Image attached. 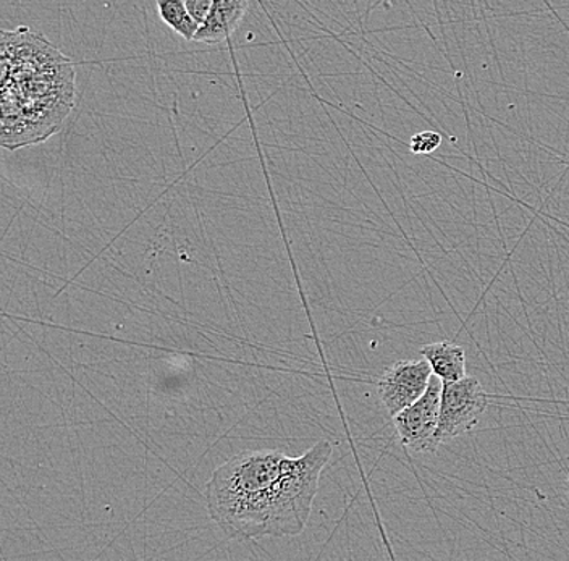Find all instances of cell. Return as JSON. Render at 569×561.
<instances>
[{
  "label": "cell",
  "instance_id": "cell-8",
  "mask_svg": "<svg viewBox=\"0 0 569 561\" xmlns=\"http://www.w3.org/2000/svg\"><path fill=\"white\" fill-rule=\"evenodd\" d=\"M161 20L186 41H195L199 24L189 15L185 0H156Z\"/></svg>",
  "mask_w": 569,
  "mask_h": 561
},
{
  "label": "cell",
  "instance_id": "cell-4",
  "mask_svg": "<svg viewBox=\"0 0 569 561\" xmlns=\"http://www.w3.org/2000/svg\"><path fill=\"white\" fill-rule=\"evenodd\" d=\"M442 391L444 381L432 374L427 391L417 402L393 416L396 433L403 447L414 454L437 450V429L441 423Z\"/></svg>",
  "mask_w": 569,
  "mask_h": 561
},
{
  "label": "cell",
  "instance_id": "cell-5",
  "mask_svg": "<svg viewBox=\"0 0 569 561\" xmlns=\"http://www.w3.org/2000/svg\"><path fill=\"white\" fill-rule=\"evenodd\" d=\"M432 367L424 360H403L390 366L377 382L379 398L390 416L413 405L427 391Z\"/></svg>",
  "mask_w": 569,
  "mask_h": 561
},
{
  "label": "cell",
  "instance_id": "cell-9",
  "mask_svg": "<svg viewBox=\"0 0 569 561\" xmlns=\"http://www.w3.org/2000/svg\"><path fill=\"white\" fill-rule=\"evenodd\" d=\"M442 145V135L435 132H421L413 135L410 149L413 154H431Z\"/></svg>",
  "mask_w": 569,
  "mask_h": 561
},
{
  "label": "cell",
  "instance_id": "cell-7",
  "mask_svg": "<svg viewBox=\"0 0 569 561\" xmlns=\"http://www.w3.org/2000/svg\"><path fill=\"white\" fill-rule=\"evenodd\" d=\"M421 354L431 364L432 373L444 382L466 377L465 349L452 342H435L421 349Z\"/></svg>",
  "mask_w": 569,
  "mask_h": 561
},
{
  "label": "cell",
  "instance_id": "cell-3",
  "mask_svg": "<svg viewBox=\"0 0 569 561\" xmlns=\"http://www.w3.org/2000/svg\"><path fill=\"white\" fill-rule=\"evenodd\" d=\"M487 392L473 375L455 382H444L437 444L445 445L453 438L470 433L487 412Z\"/></svg>",
  "mask_w": 569,
  "mask_h": 561
},
{
  "label": "cell",
  "instance_id": "cell-6",
  "mask_svg": "<svg viewBox=\"0 0 569 561\" xmlns=\"http://www.w3.org/2000/svg\"><path fill=\"white\" fill-rule=\"evenodd\" d=\"M249 0H214L213 9L199 27L195 41L204 44H219L240 27L248 10Z\"/></svg>",
  "mask_w": 569,
  "mask_h": 561
},
{
  "label": "cell",
  "instance_id": "cell-10",
  "mask_svg": "<svg viewBox=\"0 0 569 561\" xmlns=\"http://www.w3.org/2000/svg\"><path fill=\"white\" fill-rule=\"evenodd\" d=\"M189 15L201 27L213 9L214 0H185Z\"/></svg>",
  "mask_w": 569,
  "mask_h": 561
},
{
  "label": "cell",
  "instance_id": "cell-1",
  "mask_svg": "<svg viewBox=\"0 0 569 561\" xmlns=\"http://www.w3.org/2000/svg\"><path fill=\"white\" fill-rule=\"evenodd\" d=\"M332 454V444L319 440L300 457L252 450L228 458L206 486L210 518L228 539L301 534Z\"/></svg>",
  "mask_w": 569,
  "mask_h": 561
},
{
  "label": "cell",
  "instance_id": "cell-2",
  "mask_svg": "<svg viewBox=\"0 0 569 561\" xmlns=\"http://www.w3.org/2000/svg\"><path fill=\"white\" fill-rule=\"evenodd\" d=\"M2 145H38L62 128L75 107V69L41 34L2 31Z\"/></svg>",
  "mask_w": 569,
  "mask_h": 561
}]
</instances>
